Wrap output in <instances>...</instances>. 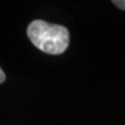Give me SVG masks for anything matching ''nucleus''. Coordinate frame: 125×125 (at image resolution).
I'll return each instance as SVG.
<instances>
[{"label": "nucleus", "instance_id": "obj_1", "mask_svg": "<svg viewBox=\"0 0 125 125\" xmlns=\"http://www.w3.org/2000/svg\"><path fill=\"white\" fill-rule=\"evenodd\" d=\"M30 42L48 54H62L68 48L70 34L66 27L44 20H33L27 27Z\"/></svg>", "mask_w": 125, "mask_h": 125}, {"label": "nucleus", "instance_id": "obj_2", "mask_svg": "<svg viewBox=\"0 0 125 125\" xmlns=\"http://www.w3.org/2000/svg\"><path fill=\"white\" fill-rule=\"evenodd\" d=\"M113 3H114L115 5L118 6L119 9L125 10V1H124V0H123V1H118V0H115V1H113Z\"/></svg>", "mask_w": 125, "mask_h": 125}, {"label": "nucleus", "instance_id": "obj_3", "mask_svg": "<svg viewBox=\"0 0 125 125\" xmlns=\"http://www.w3.org/2000/svg\"><path fill=\"white\" fill-rule=\"evenodd\" d=\"M5 78H6V76H5L4 71H3V70L0 68V83H4V81H5Z\"/></svg>", "mask_w": 125, "mask_h": 125}]
</instances>
